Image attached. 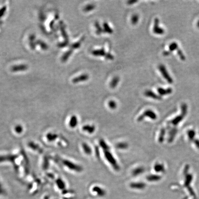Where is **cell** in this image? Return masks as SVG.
Instances as JSON below:
<instances>
[{"mask_svg":"<svg viewBox=\"0 0 199 199\" xmlns=\"http://www.w3.org/2000/svg\"><path fill=\"white\" fill-rule=\"evenodd\" d=\"M131 186L132 187H135V188H143L144 186V184H143L142 183H132L131 184Z\"/></svg>","mask_w":199,"mask_h":199,"instance_id":"f546056e","label":"cell"},{"mask_svg":"<svg viewBox=\"0 0 199 199\" xmlns=\"http://www.w3.org/2000/svg\"><path fill=\"white\" fill-rule=\"evenodd\" d=\"M161 178V176L157 175H150L147 177V179L149 181H157Z\"/></svg>","mask_w":199,"mask_h":199,"instance_id":"9a60e30c","label":"cell"},{"mask_svg":"<svg viewBox=\"0 0 199 199\" xmlns=\"http://www.w3.org/2000/svg\"><path fill=\"white\" fill-rule=\"evenodd\" d=\"M145 117H147L153 120H156L157 119V116L155 112L151 109H148L146 110L143 114H141L138 117L137 121L139 122L142 121Z\"/></svg>","mask_w":199,"mask_h":199,"instance_id":"7a4b0ae2","label":"cell"},{"mask_svg":"<svg viewBox=\"0 0 199 199\" xmlns=\"http://www.w3.org/2000/svg\"><path fill=\"white\" fill-rule=\"evenodd\" d=\"M197 26L198 27V28H199V20L198 21L197 23Z\"/></svg>","mask_w":199,"mask_h":199,"instance_id":"ab89813d","label":"cell"},{"mask_svg":"<svg viewBox=\"0 0 199 199\" xmlns=\"http://www.w3.org/2000/svg\"><path fill=\"white\" fill-rule=\"evenodd\" d=\"M145 95L147 97L153 99L157 100H160L161 99L160 96L157 95V94H155V93L151 90H147L145 92Z\"/></svg>","mask_w":199,"mask_h":199,"instance_id":"8992f818","label":"cell"},{"mask_svg":"<svg viewBox=\"0 0 199 199\" xmlns=\"http://www.w3.org/2000/svg\"><path fill=\"white\" fill-rule=\"evenodd\" d=\"M89 76L87 74L83 75L82 76L78 77L77 79H75V82H81L82 81H86L88 79Z\"/></svg>","mask_w":199,"mask_h":199,"instance_id":"d6986e66","label":"cell"},{"mask_svg":"<svg viewBox=\"0 0 199 199\" xmlns=\"http://www.w3.org/2000/svg\"><path fill=\"white\" fill-rule=\"evenodd\" d=\"M99 145L102 147V149L104 151L110 150V147L108 144L106 143V142L104 141V140L101 139L99 141Z\"/></svg>","mask_w":199,"mask_h":199,"instance_id":"5bb4252c","label":"cell"},{"mask_svg":"<svg viewBox=\"0 0 199 199\" xmlns=\"http://www.w3.org/2000/svg\"><path fill=\"white\" fill-rule=\"evenodd\" d=\"M82 148L83 151L87 155H91L92 153V148L86 143H83Z\"/></svg>","mask_w":199,"mask_h":199,"instance_id":"8fae6325","label":"cell"},{"mask_svg":"<svg viewBox=\"0 0 199 199\" xmlns=\"http://www.w3.org/2000/svg\"><path fill=\"white\" fill-rule=\"evenodd\" d=\"M78 124V120L77 117L75 115L72 116L69 121V126L71 128L76 127Z\"/></svg>","mask_w":199,"mask_h":199,"instance_id":"4fadbf2b","label":"cell"},{"mask_svg":"<svg viewBox=\"0 0 199 199\" xmlns=\"http://www.w3.org/2000/svg\"><path fill=\"white\" fill-rule=\"evenodd\" d=\"M95 27L96 29V33L97 35H101L102 33L103 32V29L101 27L99 23L98 22H96L95 23Z\"/></svg>","mask_w":199,"mask_h":199,"instance_id":"44dd1931","label":"cell"},{"mask_svg":"<svg viewBox=\"0 0 199 199\" xmlns=\"http://www.w3.org/2000/svg\"><path fill=\"white\" fill-rule=\"evenodd\" d=\"M177 54H178V56H179L180 58L181 59V60H183V61L185 60V56L184 55V54H183L182 50H181L179 49H177Z\"/></svg>","mask_w":199,"mask_h":199,"instance_id":"4dcf8cb0","label":"cell"},{"mask_svg":"<svg viewBox=\"0 0 199 199\" xmlns=\"http://www.w3.org/2000/svg\"><path fill=\"white\" fill-rule=\"evenodd\" d=\"M159 69L160 72L163 76V78L167 81L169 83H173V79L171 78L170 75L169 73L167 68L164 65L161 64L159 66Z\"/></svg>","mask_w":199,"mask_h":199,"instance_id":"277c9868","label":"cell"},{"mask_svg":"<svg viewBox=\"0 0 199 199\" xmlns=\"http://www.w3.org/2000/svg\"><path fill=\"white\" fill-rule=\"evenodd\" d=\"M103 32L107 33L108 34H112L113 32V30L110 27L107 23H104Z\"/></svg>","mask_w":199,"mask_h":199,"instance_id":"e0dca14e","label":"cell"},{"mask_svg":"<svg viewBox=\"0 0 199 199\" xmlns=\"http://www.w3.org/2000/svg\"><path fill=\"white\" fill-rule=\"evenodd\" d=\"M176 132L177 131L175 129L172 130L170 131V133L169 138L168 139L169 142H171L173 141L174 137L176 134Z\"/></svg>","mask_w":199,"mask_h":199,"instance_id":"d4e9b609","label":"cell"},{"mask_svg":"<svg viewBox=\"0 0 199 199\" xmlns=\"http://www.w3.org/2000/svg\"><path fill=\"white\" fill-rule=\"evenodd\" d=\"M157 91L159 93V96H163L171 94L172 92V89L170 88H168L167 89L162 88H159L157 89Z\"/></svg>","mask_w":199,"mask_h":199,"instance_id":"52a82bcc","label":"cell"},{"mask_svg":"<svg viewBox=\"0 0 199 199\" xmlns=\"http://www.w3.org/2000/svg\"><path fill=\"white\" fill-rule=\"evenodd\" d=\"M139 20V16L138 15H134L132 16L131 19V22L133 25H136L138 22Z\"/></svg>","mask_w":199,"mask_h":199,"instance_id":"484cf974","label":"cell"},{"mask_svg":"<svg viewBox=\"0 0 199 199\" xmlns=\"http://www.w3.org/2000/svg\"><path fill=\"white\" fill-rule=\"evenodd\" d=\"M145 171V168L143 167H139L134 169L132 171V174L134 176L139 175L143 174Z\"/></svg>","mask_w":199,"mask_h":199,"instance_id":"30bf717a","label":"cell"},{"mask_svg":"<svg viewBox=\"0 0 199 199\" xmlns=\"http://www.w3.org/2000/svg\"><path fill=\"white\" fill-rule=\"evenodd\" d=\"M195 133L193 130H191L188 132V136H189V138L191 140H192L194 138L195 136Z\"/></svg>","mask_w":199,"mask_h":199,"instance_id":"d6a6232c","label":"cell"},{"mask_svg":"<svg viewBox=\"0 0 199 199\" xmlns=\"http://www.w3.org/2000/svg\"><path fill=\"white\" fill-rule=\"evenodd\" d=\"M160 20L158 18L154 19V25H153V32L154 34L157 35H162L165 33V31L163 28L160 26Z\"/></svg>","mask_w":199,"mask_h":199,"instance_id":"5b68a950","label":"cell"},{"mask_svg":"<svg viewBox=\"0 0 199 199\" xmlns=\"http://www.w3.org/2000/svg\"><path fill=\"white\" fill-rule=\"evenodd\" d=\"M181 108H182V115L183 116H185L187 112V106L186 104H183L181 106Z\"/></svg>","mask_w":199,"mask_h":199,"instance_id":"4316f807","label":"cell"},{"mask_svg":"<svg viewBox=\"0 0 199 199\" xmlns=\"http://www.w3.org/2000/svg\"><path fill=\"white\" fill-rule=\"evenodd\" d=\"M105 58L107 59H110V60H112L114 58V57L113 56V55H111L110 53H106V56H105Z\"/></svg>","mask_w":199,"mask_h":199,"instance_id":"e575fe53","label":"cell"},{"mask_svg":"<svg viewBox=\"0 0 199 199\" xmlns=\"http://www.w3.org/2000/svg\"><path fill=\"white\" fill-rule=\"evenodd\" d=\"M170 52L169 51H164L163 54H164V56H168L169 55H170Z\"/></svg>","mask_w":199,"mask_h":199,"instance_id":"8d00e7d4","label":"cell"},{"mask_svg":"<svg viewBox=\"0 0 199 199\" xmlns=\"http://www.w3.org/2000/svg\"><path fill=\"white\" fill-rule=\"evenodd\" d=\"M184 117V116H183L182 115L177 116L176 118L173 119L171 121V123L172 124H174V125H177V124H178L183 120Z\"/></svg>","mask_w":199,"mask_h":199,"instance_id":"ffe728a7","label":"cell"},{"mask_svg":"<svg viewBox=\"0 0 199 199\" xmlns=\"http://www.w3.org/2000/svg\"><path fill=\"white\" fill-rule=\"evenodd\" d=\"M194 143L196 145V146L198 148H199V141L198 140H195L194 141Z\"/></svg>","mask_w":199,"mask_h":199,"instance_id":"74e56055","label":"cell"},{"mask_svg":"<svg viewBox=\"0 0 199 199\" xmlns=\"http://www.w3.org/2000/svg\"><path fill=\"white\" fill-rule=\"evenodd\" d=\"M192 180V176L191 175H188L186 176V178L185 183V185L186 186H188Z\"/></svg>","mask_w":199,"mask_h":199,"instance_id":"83f0119b","label":"cell"},{"mask_svg":"<svg viewBox=\"0 0 199 199\" xmlns=\"http://www.w3.org/2000/svg\"><path fill=\"white\" fill-rule=\"evenodd\" d=\"M137 2V1H136V0L130 1L128 2V4H129V5H132V4H134V3Z\"/></svg>","mask_w":199,"mask_h":199,"instance_id":"d590c367","label":"cell"},{"mask_svg":"<svg viewBox=\"0 0 199 199\" xmlns=\"http://www.w3.org/2000/svg\"><path fill=\"white\" fill-rule=\"evenodd\" d=\"M189 166H187L184 169V173H187V171L189 170Z\"/></svg>","mask_w":199,"mask_h":199,"instance_id":"f35d334b","label":"cell"},{"mask_svg":"<svg viewBox=\"0 0 199 199\" xmlns=\"http://www.w3.org/2000/svg\"><path fill=\"white\" fill-rule=\"evenodd\" d=\"M116 147L120 149H126L129 147V145L127 143L125 142H120L116 144Z\"/></svg>","mask_w":199,"mask_h":199,"instance_id":"ac0fdd59","label":"cell"},{"mask_svg":"<svg viewBox=\"0 0 199 199\" xmlns=\"http://www.w3.org/2000/svg\"><path fill=\"white\" fill-rule=\"evenodd\" d=\"M165 132H166V130H165V129H162L159 135V138H158V141L160 143H162L164 141Z\"/></svg>","mask_w":199,"mask_h":199,"instance_id":"603a6c76","label":"cell"},{"mask_svg":"<svg viewBox=\"0 0 199 199\" xmlns=\"http://www.w3.org/2000/svg\"><path fill=\"white\" fill-rule=\"evenodd\" d=\"M83 130L89 134H93L96 131V127L94 125L87 124L83 126L82 128Z\"/></svg>","mask_w":199,"mask_h":199,"instance_id":"ba28073f","label":"cell"},{"mask_svg":"<svg viewBox=\"0 0 199 199\" xmlns=\"http://www.w3.org/2000/svg\"><path fill=\"white\" fill-rule=\"evenodd\" d=\"M95 8V5L94 4H89L86 6L84 10L86 12H89L90 11L93 10Z\"/></svg>","mask_w":199,"mask_h":199,"instance_id":"f1b7e54d","label":"cell"},{"mask_svg":"<svg viewBox=\"0 0 199 199\" xmlns=\"http://www.w3.org/2000/svg\"><path fill=\"white\" fill-rule=\"evenodd\" d=\"M108 105L109 108H111V109H116L117 107V103L115 101H113V100L108 102Z\"/></svg>","mask_w":199,"mask_h":199,"instance_id":"cb8c5ba5","label":"cell"},{"mask_svg":"<svg viewBox=\"0 0 199 199\" xmlns=\"http://www.w3.org/2000/svg\"><path fill=\"white\" fill-rule=\"evenodd\" d=\"M47 138L49 141H53L54 139H56L57 137V136L55 134H49L47 135Z\"/></svg>","mask_w":199,"mask_h":199,"instance_id":"1f68e13d","label":"cell"},{"mask_svg":"<svg viewBox=\"0 0 199 199\" xmlns=\"http://www.w3.org/2000/svg\"><path fill=\"white\" fill-rule=\"evenodd\" d=\"M63 163L66 167H67L69 169L76 171V172H80L83 170L82 167H81L80 166H79V165H77V164H75V163H73L72 162L68 160H64L63 161Z\"/></svg>","mask_w":199,"mask_h":199,"instance_id":"3957f363","label":"cell"},{"mask_svg":"<svg viewBox=\"0 0 199 199\" xmlns=\"http://www.w3.org/2000/svg\"><path fill=\"white\" fill-rule=\"evenodd\" d=\"M104 154L106 160L108 162V163L112 166L114 170L116 171H119L120 170V167L118 164L117 160L114 158L113 153H111L110 150L104 151Z\"/></svg>","mask_w":199,"mask_h":199,"instance_id":"6da1fadb","label":"cell"},{"mask_svg":"<svg viewBox=\"0 0 199 199\" xmlns=\"http://www.w3.org/2000/svg\"><path fill=\"white\" fill-rule=\"evenodd\" d=\"M153 169L156 172H162L165 171V169L164 165L160 163H156L153 167Z\"/></svg>","mask_w":199,"mask_h":199,"instance_id":"7c38bea8","label":"cell"},{"mask_svg":"<svg viewBox=\"0 0 199 199\" xmlns=\"http://www.w3.org/2000/svg\"><path fill=\"white\" fill-rule=\"evenodd\" d=\"M119 81H120V78H119V77H114V78L112 80L111 83H110V87H111L112 88H115V87L117 86V85H118Z\"/></svg>","mask_w":199,"mask_h":199,"instance_id":"2e32d148","label":"cell"},{"mask_svg":"<svg viewBox=\"0 0 199 199\" xmlns=\"http://www.w3.org/2000/svg\"><path fill=\"white\" fill-rule=\"evenodd\" d=\"M178 46L177 43L176 42H172L169 45V51L171 52L172 51H175L176 50L178 49Z\"/></svg>","mask_w":199,"mask_h":199,"instance_id":"7402d4cb","label":"cell"},{"mask_svg":"<svg viewBox=\"0 0 199 199\" xmlns=\"http://www.w3.org/2000/svg\"><path fill=\"white\" fill-rule=\"evenodd\" d=\"M92 55L95 56H106V53L103 48L93 50L92 52Z\"/></svg>","mask_w":199,"mask_h":199,"instance_id":"9c48e42d","label":"cell"},{"mask_svg":"<svg viewBox=\"0 0 199 199\" xmlns=\"http://www.w3.org/2000/svg\"><path fill=\"white\" fill-rule=\"evenodd\" d=\"M15 130L16 132H17L18 133H20L23 131V127L20 125H18L17 126H16Z\"/></svg>","mask_w":199,"mask_h":199,"instance_id":"836d02e7","label":"cell"}]
</instances>
